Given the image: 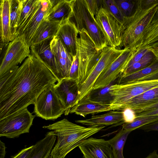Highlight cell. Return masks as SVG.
Segmentation results:
<instances>
[{
    "instance_id": "obj_1",
    "label": "cell",
    "mask_w": 158,
    "mask_h": 158,
    "mask_svg": "<svg viewBox=\"0 0 158 158\" xmlns=\"http://www.w3.org/2000/svg\"><path fill=\"white\" fill-rule=\"evenodd\" d=\"M57 81L31 54L20 66L0 77V120L34 104L40 94Z\"/></svg>"
},
{
    "instance_id": "obj_2",
    "label": "cell",
    "mask_w": 158,
    "mask_h": 158,
    "mask_svg": "<svg viewBox=\"0 0 158 158\" xmlns=\"http://www.w3.org/2000/svg\"><path fill=\"white\" fill-rule=\"evenodd\" d=\"M105 127H86L64 118L43 127L51 131L47 134L57 137V142L50 154L52 157L64 158L73 149Z\"/></svg>"
},
{
    "instance_id": "obj_3",
    "label": "cell",
    "mask_w": 158,
    "mask_h": 158,
    "mask_svg": "<svg viewBox=\"0 0 158 158\" xmlns=\"http://www.w3.org/2000/svg\"><path fill=\"white\" fill-rule=\"evenodd\" d=\"M158 5V0H137L134 13L123 26L119 49L123 47L136 51L141 47L143 32L152 23Z\"/></svg>"
},
{
    "instance_id": "obj_4",
    "label": "cell",
    "mask_w": 158,
    "mask_h": 158,
    "mask_svg": "<svg viewBox=\"0 0 158 158\" xmlns=\"http://www.w3.org/2000/svg\"><path fill=\"white\" fill-rule=\"evenodd\" d=\"M72 5L73 15L71 18L74 20V22L78 31L83 29L86 31L97 50H102L107 46L105 36L95 16L89 10L85 0H73Z\"/></svg>"
},
{
    "instance_id": "obj_5",
    "label": "cell",
    "mask_w": 158,
    "mask_h": 158,
    "mask_svg": "<svg viewBox=\"0 0 158 158\" xmlns=\"http://www.w3.org/2000/svg\"><path fill=\"white\" fill-rule=\"evenodd\" d=\"M158 86V80L141 81L125 84H115L110 87L113 100L111 110H118L128 100L150 89Z\"/></svg>"
},
{
    "instance_id": "obj_6",
    "label": "cell",
    "mask_w": 158,
    "mask_h": 158,
    "mask_svg": "<svg viewBox=\"0 0 158 158\" xmlns=\"http://www.w3.org/2000/svg\"><path fill=\"white\" fill-rule=\"evenodd\" d=\"M124 48L119 49L106 46L102 50L97 64L85 81L79 87L78 96L75 105L85 98L92 89L95 83L101 73L118 57L124 51Z\"/></svg>"
},
{
    "instance_id": "obj_7",
    "label": "cell",
    "mask_w": 158,
    "mask_h": 158,
    "mask_svg": "<svg viewBox=\"0 0 158 158\" xmlns=\"http://www.w3.org/2000/svg\"><path fill=\"white\" fill-rule=\"evenodd\" d=\"M35 117L26 108L0 120V136L15 138L29 133Z\"/></svg>"
},
{
    "instance_id": "obj_8",
    "label": "cell",
    "mask_w": 158,
    "mask_h": 158,
    "mask_svg": "<svg viewBox=\"0 0 158 158\" xmlns=\"http://www.w3.org/2000/svg\"><path fill=\"white\" fill-rule=\"evenodd\" d=\"M54 85L43 91L34 104V112L36 116L46 120H55L64 112Z\"/></svg>"
},
{
    "instance_id": "obj_9",
    "label": "cell",
    "mask_w": 158,
    "mask_h": 158,
    "mask_svg": "<svg viewBox=\"0 0 158 158\" xmlns=\"http://www.w3.org/2000/svg\"><path fill=\"white\" fill-rule=\"evenodd\" d=\"M0 66V77L13 69L30 55V47L23 35L8 44Z\"/></svg>"
},
{
    "instance_id": "obj_10",
    "label": "cell",
    "mask_w": 158,
    "mask_h": 158,
    "mask_svg": "<svg viewBox=\"0 0 158 158\" xmlns=\"http://www.w3.org/2000/svg\"><path fill=\"white\" fill-rule=\"evenodd\" d=\"M95 18L105 36L107 46L120 49L123 30L122 25L111 13L102 7Z\"/></svg>"
},
{
    "instance_id": "obj_11",
    "label": "cell",
    "mask_w": 158,
    "mask_h": 158,
    "mask_svg": "<svg viewBox=\"0 0 158 158\" xmlns=\"http://www.w3.org/2000/svg\"><path fill=\"white\" fill-rule=\"evenodd\" d=\"M53 5L52 0H39L31 15L17 32L18 36L22 35H24L30 47L37 29Z\"/></svg>"
},
{
    "instance_id": "obj_12",
    "label": "cell",
    "mask_w": 158,
    "mask_h": 158,
    "mask_svg": "<svg viewBox=\"0 0 158 158\" xmlns=\"http://www.w3.org/2000/svg\"><path fill=\"white\" fill-rule=\"evenodd\" d=\"M100 74L92 89L103 87L118 78L132 57L134 51L127 48Z\"/></svg>"
},
{
    "instance_id": "obj_13",
    "label": "cell",
    "mask_w": 158,
    "mask_h": 158,
    "mask_svg": "<svg viewBox=\"0 0 158 158\" xmlns=\"http://www.w3.org/2000/svg\"><path fill=\"white\" fill-rule=\"evenodd\" d=\"M54 87L64 110V114L68 115L75 105L78 94L79 85L77 80L71 78L62 79Z\"/></svg>"
},
{
    "instance_id": "obj_14",
    "label": "cell",
    "mask_w": 158,
    "mask_h": 158,
    "mask_svg": "<svg viewBox=\"0 0 158 158\" xmlns=\"http://www.w3.org/2000/svg\"><path fill=\"white\" fill-rule=\"evenodd\" d=\"M53 38H49L30 46L31 54L45 66L57 79V82L60 79L55 57L52 53L50 43Z\"/></svg>"
},
{
    "instance_id": "obj_15",
    "label": "cell",
    "mask_w": 158,
    "mask_h": 158,
    "mask_svg": "<svg viewBox=\"0 0 158 158\" xmlns=\"http://www.w3.org/2000/svg\"><path fill=\"white\" fill-rule=\"evenodd\" d=\"M84 158H114L108 140L91 137L78 146Z\"/></svg>"
},
{
    "instance_id": "obj_16",
    "label": "cell",
    "mask_w": 158,
    "mask_h": 158,
    "mask_svg": "<svg viewBox=\"0 0 158 158\" xmlns=\"http://www.w3.org/2000/svg\"><path fill=\"white\" fill-rule=\"evenodd\" d=\"M50 46L55 57L61 79L69 78L70 70L74 58L68 52L56 35L51 41Z\"/></svg>"
},
{
    "instance_id": "obj_17",
    "label": "cell",
    "mask_w": 158,
    "mask_h": 158,
    "mask_svg": "<svg viewBox=\"0 0 158 158\" xmlns=\"http://www.w3.org/2000/svg\"><path fill=\"white\" fill-rule=\"evenodd\" d=\"M79 31L75 23L70 19L61 22L56 35L74 58L77 52V39Z\"/></svg>"
},
{
    "instance_id": "obj_18",
    "label": "cell",
    "mask_w": 158,
    "mask_h": 158,
    "mask_svg": "<svg viewBox=\"0 0 158 158\" xmlns=\"http://www.w3.org/2000/svg\"><path fill=\"white\" fill-rule=\"evenodd\" d=\"M77 123L88 127H99L124 123L122 111H110L100 115H93L90 118L75 121Z\"/></svg>"
},
{
    "instance_id": "obj_19",
    "label": "cell",
    "mask_w": 158,
    "mask_h": 158,
    "mask_svg": "<svg viewBox=\"0 0 158 158\" xmlns=\"http://www.w3.org/2000/svg\"><path fill=\"white\" fill-rule=\"evenodd\" d=\"M158 102V86L148 90L130 99L121 106L118 111L126 109L135 110Z\"/></svg>"
},
{
    "instance_id": "obj_20",
    "label": "cell",
    "mask_w": 158,
    "mask_h": 158,
    "mask_svg": "<svg viewBox=\"0 0 158 158\" xmlns=\"http://www.w3.org/2000/svg\"><path fill=\"white\" fill-rule=\"evenodd\" d=\"M53 6L44 20L61 22L72 17V0H52Z\"/></svg>"
},
{
    "instance_id": "obj_21",
    "label": "cell",
    "mask_w": 158,
    "mask_h": 158,
    "mask_svg": "<svg viewBox=\"0 0 158 158\" xmlns=\"http://www.w3.org/2000/svg\"><path fill=\"white\" fill-rule=\"evenodd\" d=\"M11 0L0 1V36L1 43L8 44L14 40L10 18Z\"/></svg>"
},
{
    "instance_id": "obj_22",
    "label": "cell",
    "mask_w": 158,
    "mask_h": 158,
    "mask_svg": "<svg viewBox=\"0 0 158 158\" xmlns=\"http://www.w3.org/2000/svg\"><path fill=\"white\" fill-rule=\"evenodd\" d=\"M111 110L110 105L91 101L85 98L71 109L70 113H74L84 117L91 114Z\"/></svg>"
},
{
    "instance_id": "obj_23",
    "label": "cell",
    "mask_w": 158,
    "mask_h": 158,
    "mask_svg": "<svg viewBox=\"0 0 158 158\" xmlns=\"http://www.w3.org/2000/svg\"><path fill=\"white\" fill-rule=\"evenodd\" d=\"M61 22L44 20L40 24L32 40L31 45L46 39L53 38L56 35Z\"/></svg>"
},
{
    "instance_id": "obj_24",
    "label": "cell",
    "mask_w": 158,
    "mask_h": 158,
    "mask_svg": "<svg viewBox=\"0 0 158 158\" xmlns=\"http://www.w3.org/2000/svg\"><path fill=\"white\" fill-rule=\"evenodd\" d=\"M56 137L46 134L34 145L27 158H46L49 155L54 145Z\"/></svg>"
},
{
    "instance_id": "obj_25",
    "label": "cell",
    "mask_w": 158,
    "mask_h": 158,
    "mask_svg": "<svg viewBox=\"0 0 158 158\" xmlns=\"http://www.w3.org/2000/svg\"><path fill=\"white\" fill-rule=\"evenodd\" d=\"M158 72V59L149 66L125 76L118 77L117 84L123 85L140 81L143 78Z\"/></svg>"
},
{
    "instance_id": "obj_26",
    "label": "cell",
    "mask_w": 158,
    "mask_h": 158,
    "mask_svg": "<svg viewBox=\"0 0 158 158\" xmlns=\"http://www.w3.org/2000/svg\"><path fill=\"white\" fill-rule=\"evenodd\" d=\"M149 47V50L141 60L129 67L125 69L119 75V77H123L140 70L149 66L158 59V53L152 48Z\"/></svg>"
},
{
    "instance_id": "obj_27",
    "label": "cell",
    "mask_w": 158,
    "mask_h": 158,
    "mask_svg": "<svg viewBox=\"0 0 158 158\" xmlns=\"http://www.w3.org/2000/svg\"><path fill=\"white\" fill-rule=\"evenodd\" d=\"M116 80L103 87L92 89L85 98L91 101L110 106L113 100L110 88L115 84Z\"/></svg>"
},
{
    "instance_id": "obj_28",
    "label": "cell",
    "mask_w": 158,
    "mask_h": 158,
    "mask_svg": "<svg viewBox=\"0 0 158 158\" xmlns=\"http://www.w3.org/2000/svg\"><path fill=\"white\" fill-rule=\"evenodd\" d=\"M131 131L122 128L114 137L108 140L111 146L114 158H124L123 148L127 137Z\"/></svg>"
},
{
    "instance_id": "obj_29",
    "label": "cell",
    "mask_w": 158,
    "mask_h": 158,
    "mask_svg": "<svg viewBox=\"0 0 158 158\" xmlns=\"http://www.w3.org/2000/svg\"><path fill=\"white\" fill-rule=\"evenodd\" d=\"M22 3V0H11L10 18L14 40L18 36L17 32L20 19Z\"/></svg>"
},
{
    "instance_id": "obj_30",
    "label": "cell",
    "mask_w": 158,
    "mask_h": 158,
    "mask_svg": "<svg viewBox=\"0 0 158 158\" xmlns=\"http://www.w3.org/2000/svg\"><path fill=\"white\" fill-rule=\"evenodd\" d=\"M39 1V0H22L21 10L17 34L18 31L22 27L31 15Z\"/></svg>"
},
{
    "instance_id": "obj_31",
    "label": "cell",
    "mask_w": 158,
    "mask_h": 158,
    "mask_svg": "<svg viewBox=\"0 0 158 158\" xmlns=\"http://www.w3.org/2000/svg\"><path fill=\"white\" fill-rule=\"evenodd\" d=\"M157 41L158 21L150 24L145 29L143 33L142 44L140 48L148 47Z\"/></svg>"
},
{
    "instance_id": "obj_32",
    "label": "cell",
    "mask_w": 158,
    "mask_h": 158,
    "mask_svg": "<svg viewBox=\"0 0 158 158\" xmlns=\"http://www.w3.org/2000/svg\"><path fill=\"white\" fill-rule=\"evenodd\" d=\"M158 120V115H151L136 118L132 122L124 123L122 128L125 130L133 131L144 125L153 122Z\"/></svg>"
},
{
    "instance_id": "obj_33",
    "label": "cell",
    "mask_w": 158,
    "mask_h": 158,
    "mask_svg": "<svg viewBox=\"0 0 158 158\" xmlns=\"http://www.w3.org/2000/svg\"><path fill=\"white\" fill-rule=\"evenodd\" d=\"M123 15L127 18L131 16L135 8L137 0H114Z\"/></svg>"
},
{
    "instance_id": "obj_34",
    "label": "cell",
    "mask_w": 158,
    "mask_h": 158,
    "mask_svg": "<svg viewBox=\"0 0 158 158\" xmlns=\"http://www.w3.org/2000/svg\"><path fill=\"white\" fill-rule=\"evenodd\" d=\"M102 7L106 9L111 13L123 27L127 18L123 15L114 0H102Z\"/></svg>"
},
{
    "instance_id": "obj_35",
    "label": "cell",
    "mask_w": 158,
    "mask_h": 158,
    "mask_svg": "<svg viewBox=\"0 0 158 158\" xmlns=\"http://www.w3.org/2000/svg\"><path fill=\"white\" fill-rule=\"evenodd\" d=\"M149 49V47H146L140 48L136 51L134 52L132 57L129 61L125 69L129 67L134 63L139 61Z\"/></svg>"
},
{
    "instance_id": "obj_36",
    "label": "cell",
    "mask_w": 158,
    "mask_h": 158,
    "mask_svg": "<svg viewBox=\"0 0 158 158\" xmlns=\"http://www.w3.org/2000/svg\"><path fill=\"white\" fill-rule=\"evenodd\" d=\"M87 6L91 13L95 16L102 7V0H85Z\"/></svg>"
},
{
    "instance_id": "obj_37",
    "label": "cell",
    "mask_w": 158,
    "mask_h": 158,
    "mask_svg": "<svg viewBox=\"0 0 158 158\" xmlns=\"http://www.w3.org/2000/svg\"><path fill=\"white\" fill-rule=\"evenodd\" d=\"M78 63L77 59L75 57L71 66L69 78L77 81L78 75Z\"/></svg>"
},
{
    "instance_id": "obj_38",
    "label": "cell",
    "mask_w": 158,
    "mask_h": 158,
    "mask_svg": "<svg viewBox=\"0 0 158 158\" xmlns=\"http://www.w3.org/2000/svg\"><path fill=\"white\" fill-rule=\"evenodd\" d=\"M122 111L123 112L124 123L132 122L136 118L135 113L133 110L126 109Z\"/></svg>"
},
{
    "instance_id": "obj_39",
    "label": "cell",
    "mask_w": 158,
    "mask_h": 158,
    "mask_svg": "<svg viewBox=\"0 0 158 158\" xmlns=\"http://www.w3.org/2000/svg\"><path fill=\"white\" fill-rule=\"evenodd\" d=\"M138 129L146 132L150 131H158V120L152 123L143 126Z\"/></svg>"
},
{
    "instance_id": "obj_40",
    "label": "cell",
    "mask_w": 158,
    "mask_h": 158,
    "mask_svg": "<svg viewBox=\"0 0 158 158\" xmlns=\"http://www.w3.org/2000/svg\"><path fill=\"white\" fill-rule=\"evenodd\" d=\"M34 145L22 150L12 158H27L30 155Z\"/></svg>"
},
{
    "instance_id": "obj_41",
    "label": "cell",
    "mask_w": 158,
    "mask_h": 158,
    "mask_svg": "<svg viewBox=\"0 0 158 158\" xmlns=\"http://www.w3.org/2000/svg\"><path fill=\"white\" fill-rule=\"evenodd\" d=\"M158 109V102L140 109L133 110L135 113L146 112Z\"/></svg>"
},
{
    "instance_id": "obj_42",
    "label": "cell",
    "mask_w": 158,
    "mask_h": 158,
    "mask_svg": "<svg viewBox=\"0 0 158 158\" xmlns=\"http://www.w3.org/2000/svg\"><path fill=\"white\" fill-rule=\"evenodd\" d=\"M136 118L158 115V109L152 111L135 113Z\"/></svg>"
},
{
    "instance_id": "obj_43",
    "label": "cell",
    "mask_w": 158,
    "mask_h": 158,
    "mask_svg": "<svg viewBox=\"0 0 158 158\" xmlns=\"http://www.w3.org/2000/svg\"><path fill=\"white\" fill-rule=\"evenodd\" d=\"M6 146L5 143L0 140V158H4L5 157L6 151Z\"/></svg>"
},
{
    "instance_id": "obj_44",
    "label": "cell",
    "mask_w": 158,
    "mask_h": 158,
    "mask_svg": "<svg viewBox=\"0 0 158 158\" xmlns=\"http://www.w3.org/2000/svg\"><path fill=\"white\" fill-rule=\"evenodd\" d=\"M158 80V72L146 77L139 81Z\"/></svg>"
},
{
    "instance_id": "obj_45",
    "label": "cell",
    "mask_w": 158,
    "mask_h": 158,
    "mask_svg": "<svg viewBox=\"0 0 158 158\" xmlns=\"http://www.w3.org/2000/svg\"><path fill=\"white\" fill-rule=\"evenodd\" d=\"M144 158H158V153L156 150H154Z\"/></svg>"
},
{
    "instance_id": "obj_46",
    "label": "cell",
    "mask_w": 158,
    "mask_h": 158,
    "mask_svg": "<svg viewBox=\"0 0 158 158\" xmlns=\"http://www.w3.org/2000/svg\"><path fill=\"white\" fill-rule=\"evenodd\" d=\"M158 21V5L157 8L153 17L152 23L150 24H153Z\"/></svg>"
},
{
    "instance_id": "obj_47",
    "label": "cell",
    "mask_w": 158,
    "mask_h": 158,
    "mask_svg": "<svg viewBox=\"0 0 158 158\" xmlns=\"http://www.w3.org/2000/svg\"><path fill=\"white\" fill-rule=\"evenodd\" d=\"M148 47H150L156 51L158 54V41L156 42Z\"/></svg>"
},
{
    "instance_id": "obj_48",
    "label": "cell",
    "mask_w": 158,
    "mask_h": 158,
    "mask_svg": "<svg viewBox=\"0 0 158 158\" xmlns=\"http://www.w3.org/2000/svg\"><path fill=\"white\" fill-rule=\"evenodd\" d=\"M46 158H52L50 154Z\"/></svg>"
}]
</instances>
